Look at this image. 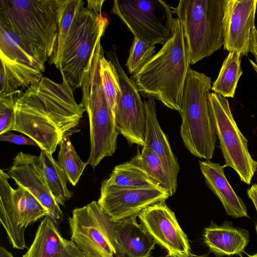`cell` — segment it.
I'll use <instances>...</instances> for the list:
<instances>
[{"mask_svg":"<svg viewBox=\"0 0 257 257\" xmlns=\"http://www.w3.org/2000/svg\"><path fill=\"white\" fill-rule=\"evenodd\" d=\"M56 83L43 77L17 99L13 131L33 140L41 150L53 154L65 137L77 129L85 109L75 101L66 77Z\"/></svg>","mask_w":257,"mask_h":257,"instance_id":"1","label":"cell"},{"mask_svg":"<svg viewBox=\"0 0 257 257\" xmlns=\"http://www.w3.org/2000/svg\"><path fill=\"white\" fill-rule=\"evenodd\" d=\"M190 65L183 27L175 18L171 37L140 71L133 75L132 80L141 94L152 96L180 113Z\"/></svg>","mask_w":257,"mask_h":257,"instance_id":"2","label":"cell"},{"mask_svg":"<svg viewBox=\"0 0 257 257\" xmlns=\"http://www.w3.org/2000/svg\"><path fill=\"white\" fill-rule=\"evenodd\" d=\"M61 0H0V20L43 66L55 54Z\"/></svg>","mask_w":257,"mask_h":257,"instance_id":"3","label":"cell"},{"mask_svg":"<svg viewBox=\"0 0 257 257\" xmlns=\"http://www.w3.org/2000/svg\"><path fill=\"white\" fill-rule=\"evenodd\" d=\"M211 87L210 77L189 68L183 92L180 135L191 154L206 160L212 159L217 139L208 100Z\"/></svg>","mask_w":257,"mask_h":257,"instance_id":"4","label":"cell"},{"mask_svg":"<svg viewBox=\"0 0 257 257\" xmlns=\"http://www.w3.org/2000/svg\"><path fill=\"white\" fill-rule=\"evenodd\" d=\"M223 4L224 0H180L171 7L183 27L190 64L223 46Z\"/></svg>","mask_w":257,"mask_h":257,"instance_id":"5","label":"cell"},{"mask_svg":"<svg viewBox=\"0 0 257 257\" xmlns=\"http://www.w3.org/2000/svg\"><path fill=\"white\" fill-rule=\"evenodd\" d=\"M81 87V103L90 127V152L86 163L95 169L103 159L114 153L119 134L102 89L98 62H92L87 67Z\"/></svg>","mask_w":257,"mask_h":257,"instance_id":"6","label":"cell"},{"mask_svg":"<svg viewBox=\"0 0 257 257\" xmlns=\"http://www.w3.org/2000/svg\"><path fill=\"white\" fill-rule=\"evenodd\" d=\"M107 18L83 8L74 19L66 36L57 67L73 90L82 80L97 44L108 25Z\"/></svg>","mask_w":257,"mask_h":257,"instance_id":"7","label":"cell"},{"mask_svg":"<svg viewBox=\"0 0 257 257\" xmlns=\"http://www.w3.org/2000/svg\"><path fill=\"white\" fill-rule=\"evenodd\" d=\"M216 134L225 161V167L232 168L241 181L250 184L257 170V161L251 156L247 141L239 129L231 113L228 100L210 92L208 97Z\"/></svg>","mask_w":257,"mask_h":257,"instance_id":"8","label":"cell"},{"mask_svg":"<svg viewBox=\"0 0 257 257\" xmlns=\"http://www.w3.org/2000/svg\"><path fill=\"white\" fill-rule=\"evenodd\" d=\"M111 13L118 16L134 37L164 45L171 37L175 18L162 0H114Z\"/></svg>","mask_w":257,"mask_h":257,"instance_id":"9","label":"cell"},{"mask_svg":"<svg viewBox=\"0 0 257 257\" xmlns=\"http://www.w3.org/2000/svg\"><path fill=\"white\" fill-rule=\"evenodd\" d=\"M72 240L85 257H114L115 222L92 201L72 211L68 219Z\"/></svg>","mask_w":257,"mask_h":257,"instance_id":"10","label":"cell"},{"mask_svg":"<svg viewBox=\"0 0 257 257\" xmlns=\"http://www.w3.org/2000/svg\"><path fill=\"white\" fill-rule=\"evenodd\" d=\"M0 95L15 93L39 83L45 67L9 27L0 20Z\"/></svg>","mask_w":257,"mask_h":257,"instance_id":"11","label":"cell"},{"mask_svg":"<svg viewBox=\"0 0 257 257\" xmlns=\"http://www.w3.org/2000/svg\"><path fill=\"white\" fill-rule=\"evenodd\" d=\"M10 177L0 170V221L10 242L14 248L27 247L25 232L27 227L49 215V211L30 192L23 188L15 189Z\"/></svg>","mask_w":257,"mask_h":257,"instance_id":"12","label":"cell"},{"mask_svg":"<svg viewBox=\"0 0 257 257\" xmlns=\"http://www.w3.org/2000/svg\"><path fill=\"white\" fill-rule=\"evenodd\" d=\"M107 55L116 68L121 89L114 108L116 129L130 145L145 146L146 114L144 103L135 83L120 66L115 52L111 51Z\"/></svg>","mask_w":257,"mask_h":257,"instance_id":"13","label":"cell"},{"mask_svg":"<svg viewBox=\"0 0 257 257\" xmlns=\"http://www.w3.org/2000/svg\"><path fill=\"white\" fill-rule=\"evenodd\" d=\"M171 195L161 187L135 188L108 185L103 181L97 201L114 222L136 216L147 207L166 201Z\"/></svg>","mask_w":257,"mask_h":257,"instance_id":"14","label":"cell"},{"mask_svg":"<svg viewBox=\"0 0 257 257\" xmlns=\"http://www.w3.org/2000/svg\"><path fill=\"white\" fill-rule=\"evenodd\" d=\"M141 224L169 257H189L191 247L187 235L165 201L151 205L138 214Z\"/></svg>","mask_w":257,"mask_h":257,"instance_id":"15","label":"cell"},{"mask_svg":"<svg viewBox=\"0 0 257 257\" xmlns=\"http://www.w3.org/2000/svg\"><path fill=\"white\" fill-rule=\"evenodd\" d=\"M257 0H224L223 48L240 57L249 52L250 33L255 27Z\"/></svg>","mask_w":257,"mask_h":257,"instance_id":"16","label":"cell"},{"mask_svg":"<svg viewBox=\"0 0 257 257\" xmlns=\"http://www.w3.org/2000/svg\"><path fill=\"white\" fill-rule=\"evenodd\" d=\"M7 173L18 187L26 189L37 198L56 223L62 220L63 213L49 188L40 166L39 157L19 152Z\"/></svg>","mask_w":257,"mask_h":257,"instance_id":"17","label":"cell"},{"mask_svg":"<svg viewBox=\"0 0 257 257\" xmlns=\"http://www.w3.org/2000/svg\"><path fill=\"white\" fill-rule=\"evenodd\" d=\"M144 103L146 114L145 146L150 148L160 159L176 192L177 177L180 170L178 162L158 120L155 98L148 96Z\"/></svg>","mask_w":257,"mask_h":257,"instance_id":"18","label":"cell"},{"mask_svg":"<svg viewBox=\"0 0 257 257\" xmlns=\"http://www.w3.org/2000/svg\"><path fill=\"white\" fill-rule=\"evenodd\" d=\"M49 216L44 217L23 257H85L72 241L64 238Z\"/></svg>","mask_w":257,"mask_h":257,"instance_id":"19","label":"cell"},{"mask_svg":"<svg viewBox=\"0 0 257 257\" xmlns=\"http://www.w3.org/2000/svg\"><path fill=\"white\" fill-rule=\"evenodd\" d=\"M131 216L115 222L114 239L119 257H151L157 244L145 227Z\"/></svg>","mask_w":257,"mask_h":257,"instance_id":"20","label":"cell"},{"mask_svg":"<svg viewBox=\"0 0 257 257\" xmlns=\"http://www.w3.org/2000/svg\"><path fill=\"white\" fill-rule=\"evenodd\" d=\"M199 166L206 184L220 200L226 214L233 218L248 217L245 204L225 176V166L210 160L200 161Z\"/></svg>","mask_w":257,"mask_h":257,"instance_id":"21","label":"cell"},{"mask_svg":"<svg viewBox=\"0 0 257 257\" xmlns=\"http://www.w3.org/2000/svg\"><path fill=\"white\" fill-rule=\"evenodd\" d=\"M203 237L210 251L218 256L240 254L249 241L248 230L235 227L229 221L220 225L211 221L204 228Z\"/></svg>","mask_w":257,"mask_h":257,"instance_id":"22","label":"cell"},{"mask_svg":"<svg viewBox=\"0 0 257 257\" xmlns=\"http://www.w3.org/2000/svg\"><path fill=\"white\" fill-rule=\"evenodd\" d=\"M38 157L40 166L52 195L59 205L64 206L73 196V192L67 187L64 171L52 154L41 150Z\"/></svg>","mask_w":257,"mask_h":257,"instance_id":"23","label":"cell"},{"mask_svg":"<svg viewBox=\"0 0 257 257\" xmlns=\"http://www.w3.org/2000/svg\"><path fill=\"white\" fill-rule=\"evenodd\" d=\"M103 181L108 185L127 188L161 187L145 171L130 161L114 167L109 177Z\"/></svg>","mask_w":257,"mask_h":257,"instance_id":"24","label":"cell"},{"mask_svg":"<svg viewBox=\"0 0 257 257\" xmlns=\"http://www.w3.org/2000/svg\"><path fill=\"white\" fill-rule=\"evenodd\" d=\"M240 56L229 52L224 59L211 90L223 97L233 98L238 80L242 74Z\"/></svg>","mask_w":257,"mask_h":257,"instance_id":"25","label":"cell"},{"mask_svg":"<svg viewBox=\"0 0 257 257\" xmlns=\"http://www.w3.org/2000/svg\"><path fill=\"white\" fill-rule=\"evenodd\" d=\"M130 161L145 171L159 186L168 191L171 196L175 193L160 159L148 146L143 147L141 152L138 150Z\"/></svg>","mask_w":257,"mask_h":257,"instance_id":"26","label":"cell"},{"mask_svg":"<svg viewBox=\"0 0 257 257\" xmlns=\"http://www.w3.org/2000/svg\"><path fill=\"white\" fill-rule=\"evenodd\" d=\"M82 0H61L58 12V35L55 54L51 59L56 68L59 65L62 51L68 32L80 11L84 8Z\"/></svg>","mask_w":257,"mask_h":257,"instance_id":"27","label":"cell"},{"mask_svg":"<svg viewBox=\"0 0 257 257\" xmlns=\"http://www.w3.org/2000/svg\"><path fill=\"white\" fill-rule=\"evenodd\" d=\"M59 145L57 161L64 171L67 181L75 186L78 183L87 164L81 160L69 137H64Z\"/></svg>","mask_w":257,"mask_h":257,"instance_id":"28","label":"cell"},{"mask_svg":"<svg viewBox=\"0 0 257 257\" xmlns=\"http://www.w3.org/2000/svg\"><path fill=\"white\" fill-rule=\"evenodd\" d=\"M99 74L105 98L114 117L117 97L121 92L118 75L113 63L102 54L99 60Z\"/></svg>","mask_w":257,"mask_h":257,"instance_id":"29","label":"cell"},{"mask_svg":"<svg viewBox=\"0 0 257 257\" xmlns=\"http://www.w3.org/2000/svg\"><path fill=\"white\" fill-rule=\"evenodd\" d=\"M155 45L139 38L134 37L125 66L130 74L135 75L154 55Z\"/></svg>","mask_w":257,"mask_h":257,"instance_id":"30","label":"cell"},{"mask_svg":"<svg viewBox=\"0 0 257 257\" xmlns=\"http://www.w3.org/2000/svg\"><path fill=\"white\" fill-rule=\"evenodd\" d=\"M22 93V91L20 90L13 94L0 95V135L13 130L15 120L14 106Z\"/></svg>","mask_w":257,"mask_h":257,"instance_id":"31","label":"cell"},{"mask_svg":"<svg viewBox=\"0 0 257 257\" xmlns=\"http://www.w3.org/2000/svg\"><path fill=\"white\" fill-rule=\"evenodd\" d=\"M0 141L20 145H30L38 147V144L32 139L22 135L7 134L0 135Z\"/></svg>","mask_w":257,"mask_h":257,"instance_id":"32","label":"cell"},{"mask_svg":"<svg viewBox=\"0 0 257 257\" xmlns=\"http://www.w3.org/2000/svg\"><path fill=\"white\" fill-rule=\"evenodd\" d=\"M249 52L253 55L255 60L257 63V26H255L250 33Z\"/></svg>","mask_w":257,"mask_h":257,"instance_id":"33","label":"cell"},{"mask_svg":"<svg viewBox=\"0 0 257 257\" xmlns=\"http://www.w3.org/2000/svg\"><path fill=\"white\" fill-rule=\"evenodd\" d=\"M247 193L248 197L252 201L257 212V184H253L247 189ZM255 230L257 235V224L255 225Z\"/></svg>","mask_w":257,"mask_h":257,"instance_id":"34","label":"cell"},{"mask_svg":"<svg viewBox=\"0 0 257 257\" xmlns=\"http://www.w3.org/2000/svg\"><path fill=\"white\" fill-rule=\"evenodd\" d=\"M105 2L104 0H88L87 1L88 9L92 10L94 12L100 13L101 12V9L103 3Z\"/></svg>","mask_w":257,"mask_h":257,"instance_id":"35","label":"cell"},{"mask_svg":"<svg viewBox=\"0 0 257 257\" xmlns=\"http://www.w3.org/2000/svg\"><path fill=\"white\" fill-rule=\"evenodd\" d=\"M0 257H14L12 253L6 249L4 247H0Z\"/></svg>","mask_w":257,"mask_h":257,"instance_id":"36","label":"cell"},{"mask_svg":"<svg viewBox=\"0 0 257 257\" xmlns=\"http://www.w3.org/2000/svg\"><path fill=\"white\" fill-rule=\"evenodd\" d=\"M249 62L250 64H251V66L252 67L254 70L255 71V72L257 74V64H255L251 59H249Z\"/></svg>","mask_w":257,"mask_h":257,"instance_id":"37","label":"cell"},{"mask_svg":"<svg viewBox=\"0 0 257 257\" xmlns=\"http://www.w3.org/2000/svg\"><path fill=\"white\" fill-rule=\"evenodd\" d=\"M161 257H169V256L166 255V256H163ZM189 257H208V256L206 255H197V254H193L192 253L191 254Z\"/></svg>","mask_w":257,"mask_h":257,"instance_id":"38","label":"cell"},{"mask_svg":"<svg viewBox=\"0 0 257 257\" xmlns=\"http://www.w3.org/2000/svg\"><path fill=\"white\" fill-rule=\"evenodd\" d=\"M242 257V256H241ZM247 257H257V252L253 254H247Z\"/></svg>","mask_w":257,"mask_h":257,"instance_id":"39","label":"cell"}]
</instances>
